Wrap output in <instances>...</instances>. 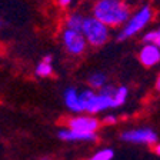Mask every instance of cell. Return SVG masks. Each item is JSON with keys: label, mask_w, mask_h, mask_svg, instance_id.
Returning a JSON list of instances; mask_svg holds the SVG:
<instances>
[{"label": "cell", "mask_w": 160, "mask_h": 160, "mask_svg": "<svg viewBox=\"0 0 160 160\" xmlns=\"http://www.w3.org/2000/svg\"><path fill=\"white\" fill-rule=\"evenodd\" d=\"M92 16L110 29L123 27L130 19V7L124 0H94Z\"/></svg>", "instance_id": "6da1fadb"}, {"label": "cell", "mask_w": 160, "mask_h": 160, "mask_svg": "<svg viewBox=\"0 0 160 160\" xmlns=\"http://www.w3.org/2000/svg\"><path fill=\"white\" fill-rule=\"evenodd\" d=\"M114 93L116 87L112 84L104 86L102 90L84 89L80 92V103L82 112L89 114L103 113L106 110L116 109L114 104Z\"/></svg>", "instance_id": "7a4b0ae2"}, {"label": "cell", "mask_w": 160, "mask_h": 160, "mask_svg": "<svg viewBox=\"0 0 160 160\" xmlns=\"http://www.w3.org/2000/svg\"><path fill=\"white\" fill-rule=\"evenodd\" d=\"M152 19H153V9L149 4L142 6L140 9L136 10V13L130 16V19L126 22V24L120 29L119 34H117V40L123 42V40H127L130 37L136 36L137 33H140L152 22Z\"/></svg>", "instance_id": "3957f363"}, {"label": "cell", "mask_w": 160, "mask_h": 160, "mask_svg": "<svg viewBox=\"0 0 160 160\" xmlns=\"http://www.w3.org/2000/svg\"><path fill=\"white\" fill-rule=\"evenodd\" d=\"M82 33L84 34L89 46L92 47H102L109 42L110 39V27L97 20L94 16H86L84 23L82 27Z\"/></svg>", "instance_id": "277c9868"}, {"label": "cell", "mask_w": 160, "mask_h": 160, "mask_svg": "<svg viewBox=\"0 0 160 160\" xmlns=\"http://www.w3.org/2000/svg\"><path fill=\"white\" fill-rule=\"evenodd\" d=\"M60 39H62V44H63L64 50L72 56H82L89 46L84 34L79 30H72L64 27L62 30Z\"/></svg>", "instance_id": "5b68a950"}, {"label": "cell", "mask_w": 160, "mask_h": 160, "mask_svg": "<svg viewBox=\"0 0 160 160\" xmlns=\"http://www.w3.org/2000/svg\"><path fill=\"white\" fill-rule=\"evenodd\" d=\"M120 139L132 144H156L157 143V133L150 127H139V129L124 130L120 133Z\"/></svg>", "instance_id": "8992f818"}, {"label": "cell", "mask_w": 160, "mask_h": 160, "mask_svg": "<svg viewBox=\"0 0 160 160\" xmlns=\"http://www.w3.org/2000/svg\"><path fill=\"white\" fill-rule=\"evenodd\" d=\"M69 129L79 133H97L100 127V122L94 116H73L67 120Z\"/></svg>", "instance_id": "52a82bcc"}, {"label": "cell", "mask_w": 160, "mask_h": 160, "mask_svg": "<svg viewBox=\"0 0 160 160\" xmlns=\"http://www.w3.org/2000/svg\"><path fill=\"white\" fill-rule=\"evenodd\" d=\"M137 57L144 67H154L160 63V47L157 44H143Z\"/></svg>", "instance_id": "ba28073f"}, {"label": "cell", "mask_w": 160, "mask_h": 160, "mask_svg": "<svg viewBox=\"0 0 160 160\" xmlns=\"http://www.w3.org/2000/svg\"><path fill=\"white\" fill-rule=\"evenodd\" d=\"M57 137L63 142H94L97 139V133H79L67 127L59 130Z\"/></svg>", "instance_id": "9c48e42d"}, {"label": "cell", "mask_w": 160, "mask_h": 160, "mask_svg": "<svg viewBox=\"0 0 160 160\" xmlns=\"http://www.w3.org/2000/svg\"><path fill=\"white\" fill-rule=\"evenodd\" d=\"M64 106L73 112V113H83L82 112V103H80V92L76 87H66L63 92Z\"/></svg>", "instance_id": "30bf717a"}, {"label": "cell", "mask_w": 160, "mask_h": 160, "mask_svg": "<svg viewBox=\"0 0 160 160\" xmlns=\"http://www.w3.org/2000/svg\"><path fill=\"white\" fill-rule=\"evenodd\" d=\"M34 74H36L37 77H42V79L52 76V74H53V57L50 56V54H46V56L36 64Z\"/></svg>", "instance_id": "8fae6325"}, {"label": "cell", "mask_w": 160, "mask_h": 160, "mask_svg": "<svg viewBox=\"0 0 160 160\" xmlns=\"http://www.w3.org/2000/svg\"><path fill=\"white\" fill-rule=\"evenodd\" d=\"M87 83H89L90 89L93 90H102L104 86H107V76L103 72H96V73H92L87 79Z\"/></svg>", "instance_id": "7c38bea8"}, {"label": "cell", "mask_w": 160, "mask_h": 160, "mask_svg": "<svg viewBox=\"0 0 160 160\" xmlns=\"http://www.w3.org/2000/svg\"><path fill=\"white\" fill-rule=\"evenodd\" d=\"M84 17L86 16H83V14H80V13H70L69 16L66 17L64 27L82 32V27H83V23H84Z\"/></svg>", "instance_id": "4fadbf2b"}, {"label": "cell", "mask_w": 160, "mask_h": 160, "mask_svg": "<svg viewBox=\"0 0 160 160\" xmlns=\"http://www.w3.org/2000/svg\"><path fill=\"white\" fill-rule=\"evenodd\" d=\"M127 97H129V89H127V86H117L116 93H114V104H116V109L126 103Z\"/></svg>", "instance_id": "5bb4252c"}, {"label": "cell", "mask_w": 160, "mask_h": 160, "mask_svg": "<svg viewBox=\"0 0 160 160\" xmlns=\"http://www.w3.org/2000/svg\"><path fill=\"white\" fill-rule=\"evenodd\" d=\"M113 159H114V150L112 147H103V149H100L99 152L92 154L86 160H113Z\"/></svg>", "instance_id": "9a60e30c"}, {"label": "cell", "mask_w": 160, "mask_h": 160, "mask_svg": "<svg viewBox=\"0 0 160 160\" xmlns=\"http://www.w3.org/2000/svg\"><path fill=\"white\" fill-rule=\"evenodd\" d=\"M143 44H157V30H149L142 37Z\"/></svg>", "instance_id": "2e32d148"}, {"label": "cell", "mask_w": 160, "mask_h": 160, "mask_svg": "<svg viewBox=\"0 0 160 160\" xmlns=\"http://www.w3.org/2000/svg\"><path fill=\"white\" fill-rule=\"evenodd\" d=\"M103 123L104 124H114V123H117L116 114H106V116L103 117Z\"/></svg>", "instance_id": "e0dca14e"}, {"label": "cell", "mask_w": 160, "mask_h": 160, "mask_svg": "<svg viewBox=\"0 0 160 160\" xmlns=\"http://www.w3.org/2000/svg\"><path fill=\"white\" fill-rule=\"evenodd\" d=\"M72 2H73V0H57V4H59L60 7H67Z\"/></svg>", "instance_id": "ac0fdd59"}, {"label": "cell", "mask_w": 160, "mask_h": 160, "mask_svg": "<svg viewBox=\"0 0 160 160\" xmlns=\"http://www.w3.org/2000/svg\"><path fill=\"white\" fill-rule=\"evenodd\" d=\"M157 46L160 47V26H159V29H157Z\"/></svg>", "instance_id": "d6986e66"}, {"label": "cell", "mask_w": 160, "mask_h": 160, "mask_svg": "<svg viewBox=\"0 0 160 160\" xmlns=\"http://www.w3.org/2000/svg\"><path fill=\"white\" fill-rule=\"evenodd\" d=\"M156 89L160 92V74H159V77H157V80H156Z\"/></svg>", "instance_id": "ffe728a7"}, {"label": "cell", "mask_w": 160, "mask_h": 160, "mask_svg": "<svg viewBox=\"0 0 160 160\" xmlns=\"http://www.w3.org/2000/svg\"><path fill=\"white\" fill-rule=\"evenodd\" d=\"M154 152H156V153L160 156V143H157V144H156V147H154Z\"/></svg>", "instance_id": "44dd1931"}, {"label": "cell", "mask_w": 160, "mask_h": 160, "mask_svg": "<svg viewBox=\"0 0 160 160\" xmlns=\"http://www.w3.org/2000/svg\"><path fill=\"white\" fill-rule=\"evenodd\" d=\"M40 160H49V157H43V159H40Z\"/></svg>", "instance_id": "7402d4cb"}]
</instances>
